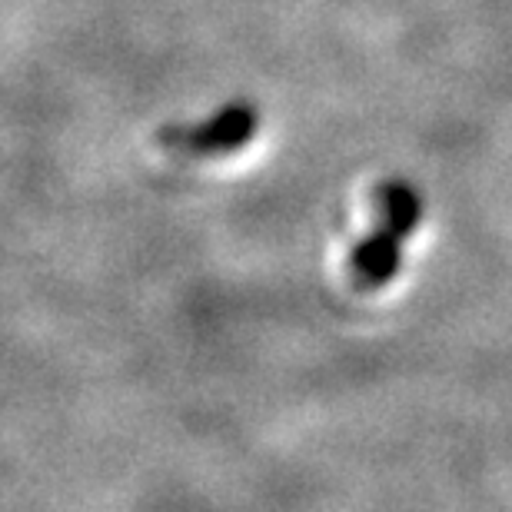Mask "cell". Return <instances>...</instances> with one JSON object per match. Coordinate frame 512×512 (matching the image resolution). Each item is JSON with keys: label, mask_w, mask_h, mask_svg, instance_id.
Wrapping results in <instances>:
<instances>
[{"label": "cell", "mask_w": 512, "mask_h": 512, "mask_svg": "<svg viewBox=\"0 0 512 512\" xmlns=\"http://www.w3.org/2000/svg\"><path fill=\"white\" fill-rule=\"evenodd\" d=\"M260 117L250 104H227L217 110L210 120L197 127H170L163 133V147L187 153V157H223V153H237L256 137Z\"/></svg>", "instance_id": "1"}, {"label": "cell", "mask_w": 512, "mask_h": 512, "mask_svg": "<svg viewBox=\"0 0 512 512\" xmlns=\"http://www.w3.org/2000/svg\"><path fill=\"white\" fill-rule=\"evenodd\" d=\"M403 243L406 237L396 233L393 227L380 223L363 243H356V250L350 253V276L360 290H380L393 276L399 273L403 263Z\"/></svg>", "instance_id": "2"}, {"label": "cell", "mask_w": 512, "mask_h": 512, "mask_svg": "<svg viewBox=\"0 0 512 512\" xmlns=\"http://www.w3.org/2000/svg\"><path fill=\"white\" fill-rule=\"evenodd\" d=\"M419 220H423V200H419V193L403 180H389L380 190V223L409 237L419 227Z\"/></svg>", "instance_id": "3"}]
</instances>
